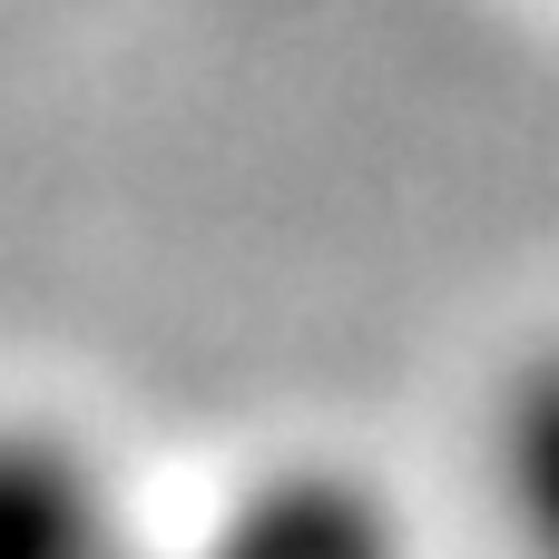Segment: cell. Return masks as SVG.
<instances>
[{
  "label": "cell",
  "mask_w": 559,
  "mask_h": 559,
  "mask_svg": "<svg viewBox=\"0 0 559 559\" xmlns=\"http://www.w3.org/2000/svg\"><path fill=\"white\" fill-rule=\"evenodd\" d=\"M491 501L521 559H559V334L511 364L491 403Z\"/></svg>",
  "instance_id": "3"
},
{
  "label": "cell",
  "mask_w": 559,
  "mask_h": 559,
  "mask_svg": "<svg viewBox=\"0 0 559 559\" xmlns=\"http://www.w3.org/2000/svg\"><path fill=\"white\" fill-rule=\"evenodd\" d=\"M138 559H403V531L354 472L295 462V472L246 481L187 550H138Z\"/></svg>",
  "instance_id": "1"
},
{
  "label": "cell",
  "mask_w": 559,
  "mask_h": 559,
  "mask_svg": "<svg viewBox=\"0 0 559 559\" xmlns=\"http://www.w3.org/2000/svg\"><path fill=\"white\" fill-rule=\"evenodd\" d=\"M0 559H138L108 462L69 423H0Z\"/></svg>",
  "instance_id": "2"
}]
</instances>
